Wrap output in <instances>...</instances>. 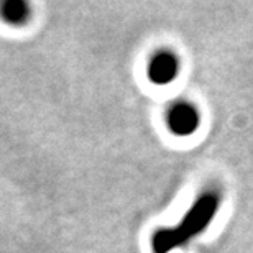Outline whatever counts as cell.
Wrapping results in <instances>:
<instances>
[{
	"instance_id": "obj_1",
	"label": "cell",
	"mask_w": 253,
	"mask_h": 253,
	"mask_svg": "<svg viewBox=\"0 0 253 253\" xmlns=\"http://www.w3.org/2000/svg\"><path fill=\"white\" fill-rule=\"evenodd\" d=\"M222 204V192L217 188H207L196 197L178 224L161 227L151 235L153 253H171L186 247L209 229Z\"/></svg>"
},
{
	"instance_id": "obj_2",
	"label": "cell",
	"mask_w": 253,
	"mask_h": 253,
	"mask_svg": "<svg viewBox=\"0 0 253 253\" xmlns=\"http://www.w3.org/2000/svg\"><path fill=\"white\" fill-rule=\"evenodd\" d=\"M165 120L174 136H191L201 126V110L189 100H176L166 110Z\"/></svg>"
},
{
	"instance_id": "obj_3",
	"label": "cell",
	"mask_w": 253,
	"mask_h": 253,
	"mask_svg": "<svg viewBox=\"0 0 253 253\" xmlns=\"http://www.w3.org/2000/svg\"><path fill=\"white\" fill-rule=\"evenodd\" d=\"M148 79L156 85L174 83L181 73V59L173 49H158L148 61Z\"/></svg>"
},
{
	"instance_id": "obj_4",
	"label": "cell",
	"mask_w": 253,
	"mask_h": 253,
	"mask_svg": "<svg viewBox=\"0 0 253 253\" xmlns=\"http://www.w3.org/2000/svg\"><path fill=\"white\" fill-rule=\"evenodd\" d=\"M30 17H32V7L23 0H7L0 5V18L8 25L22 27L28 23Z\"/></svg>"
}]
</instances>
